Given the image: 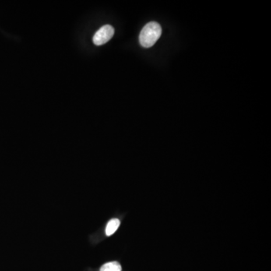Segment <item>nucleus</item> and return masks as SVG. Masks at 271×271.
Returning a JSON list of instances; mask_svg holds the SVG:
<instances>
[{"label":"nucleus","mask_w":271,"mask_h":271,"mask_svg":"<svg viewBox=\"0 0 271 271\" xmlns=\"http://www.w3.org/2000/svg\"><path fill=\"white\" fill-rule=\"evenodd\" d=\"M114 30L110 25H105L102 26L98 31L95 33L93 38V42L96 45H102L106 44L111 40L114 36Z\"/></svg>","instance_id":"2"},{"label":"nucleus","mask_w":271,"mask_h":271,"mask_svg":"<svg viewBox=\"0 0 271 271\" xmlns=\"http://www.w3.org/2000/svg\"><path fill=\"white\" fill-rule=\"evenodd\" d=\"M120 226V221L117 219H113L108 222L106 227V234L107 236H111L114 234L116 230H118Z\"/></svg>","instance_id":"3"},{"label":"nucleus","mask_w":271,"mask_h":271,"mask_svg":"<svg viewBox=\"0 0 271 271\" xmlns=\"http://www.w3.org/2000/svg\"><path fill=\"white\" fill-rule=\"evenodd\" d=\"M161 26L157 22H152L144 26L139 34V43L144 47H151L157 43L161 36Z\"/></svg>","instance_id":"1"},{"label":"nucleus","mask_w":271,"mask_h":271,"mask_svg":"<svg viewBox=\"0 0 271 271\" xmlns=\"http://www.w3.org/2000/svg\"><path fill=\"white\" fill-rule=\"evenodd\" d=\"M100 271H121V266L117 261H113L103 265Z\"/></svg>","instance_id":"4"}]
</instances>
